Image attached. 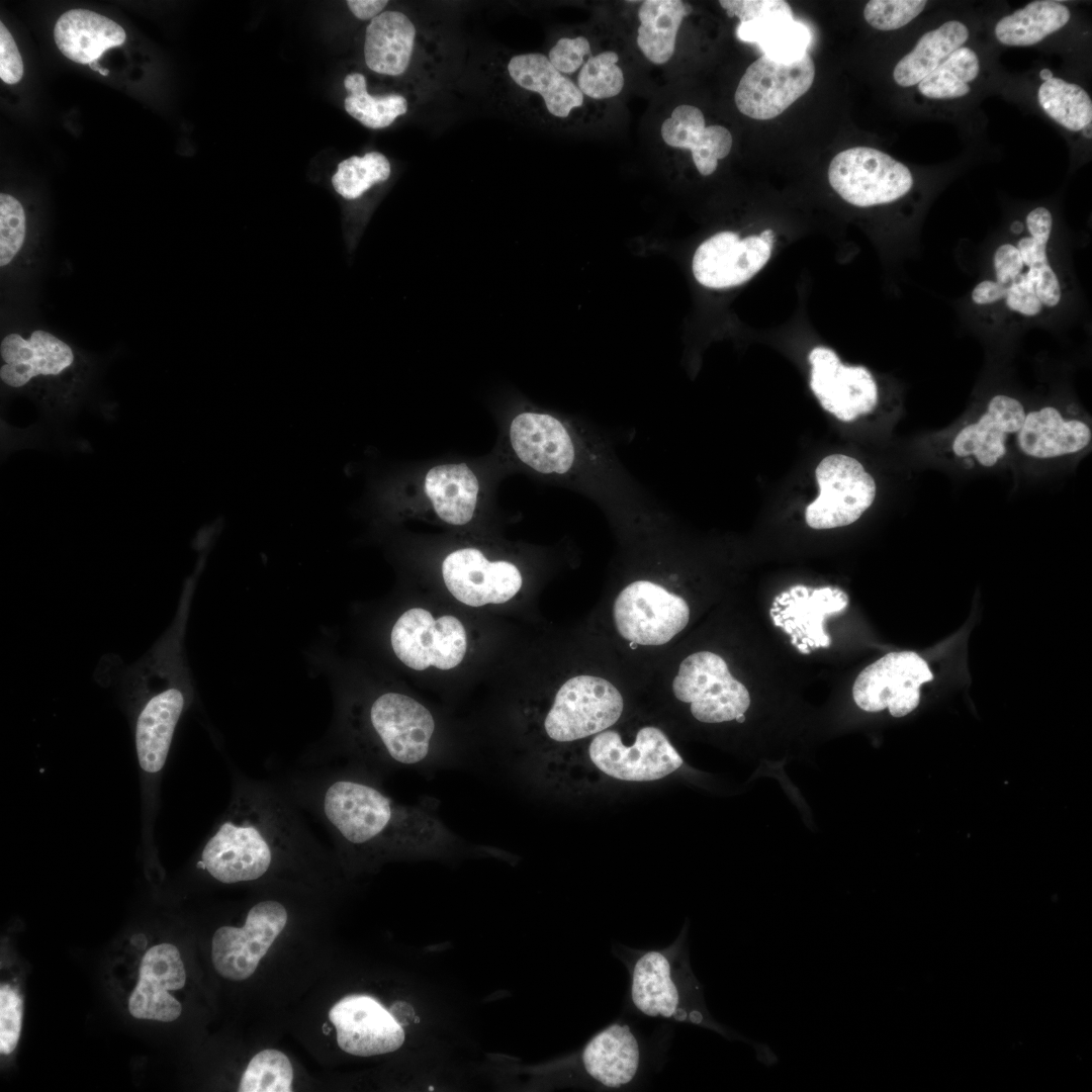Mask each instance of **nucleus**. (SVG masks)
Returning <instances> with one entry per match:
<instances>
[{"instance_id":"1","label":"nucleus","mask_w":1092,"mask_h":1092,"mask_svg":"<svg viewBox=\"0 0 1092 1092\" xmlns=\"http://www.w3.org/2000/svg\"><path fill=\"white\" fill-rule=\"evenodd\" d=\"M278 784L325 826L342 854L381 858L452 841L448 829L427 808L396 802L348 768L302 770Z\"/></svg>"},{"instance_id":"2","label":"nucleus","mask_w":1092,"mask_h":1092,"mask_svg":"<svg viewBox=\"0 0 1092 1092\" xmlns=\"http://www.w3.org/2000/svg\"><path fill=\"white\" fill-rule=\"evenodd\" d=\"M301 811L278 783L238 775L229 809L197 867L222 884H239L321 859L323 844Z\"/></svg>"},{"instance_id":"3","label":"nucleus","mask_w":1092,"mask_h":1092,"mask_svg":"<svg viewBox=\"0 0 1092 1092\" xmlns=\"http://www.w3.org/2000/svg\"><path fill=\"white\" fill-rule=\"evenodd\" d=\"M192 594L183 590L171 626L124 672L125 688L139 699L134 739L140 765L148 772H157L164 766L176 726L192 699L190 670L183 648Z\"/></svg>"},{"instance_id":"4","label":"nucleus","mask_w":1092,"mask_h":1092,"mask_svg":"<svg viewBox=\"0 0 1092 1092\" xmlns=\"http://www.w3.org/2000/svg\"><path fill=\"white\" fill-rule=\"evenodd\" d=\"M628 952L624 958L631 978V1001L638 1011L710 1028L728 1038L738 1036L709 1013L684 936L664 949Z\"/></svg>"},{"instance_id":"5","label":"nucleus","mask_w":1092,"mask_h":1092,"mask_svg":"<svg viewBox=\"0 0 1092 1092\" xmlns=\"http://www.w3.org/2000/svg\"><path fill=\"white\" fill-rule=\"evenodd\" d=\"M510 441L518 458L541 474L565 475L580 463L624 480L621 466L606 443L595 437L577 444L564 424L551 415L534 412L518 415L510 426Z\"/></svg>"},{"instance_id":"6","label":"nucleus","mask_w":1092,"mask_h":1092,"mask_svg":"<svg viewBox=\"0 0 1092 1092\" xmlns=\"http://www.w3.org/2000/svg\"><path fill=\"white\" fill-rule=\"evenodd\" d=\"M365 714L366 736L353 743L360 755L399 765L419 764L429 756L435 720L417 700L382 693L368 704Z\"/></svg>"},{"instance_id":"7","label":"nucleus","mask_w":1092,"mask_h":1092,"mask_svg":"<svg viewBox=\"0 0 1092 1092\" xmlns=\"http://www.w3.org/2000/svg\"><path fill=\"white\" fill-rule=\"evenodd\" d=\"M623 709V697L610 680L578 674L556 692L543 728L555 742H572L607 730L620 719Z\"/></svg>"},{"instance_id":"8","label":"nucleus","mask_w":1092,"mask_h":1092,"mask_svg":"<svg viewBox=\"0 0 1092 1092\" xmlns=\"http://www.w3.org/2000/svg\"><path fill=\"white\" fill-rule=\"evenodd\" d=\"M612 614L620 636L640 646L666 644L690 621L686 600L649 579L626 584L615 598Z\"/></svg>"},{"instance_id":"9","label":"nucleus","mask_w":1092,"mask_h":1092,"mask_svg":"<svg viewBox=\"0 0 1092 1092\" xmlns=\"http://www.w3.org/2000/svg\"><path fill=\"white\" fill-rule=\"evenodd\" d=\"M671 690L678 701L690 704L692 715L704 723L735 720L750 705L746 687L730 673L726 661L711 651L685 657Z\"/></svg>"},{"instance_id":"10","label":"nucleus","mask_w":1092,"mask_h":1092,"mask_svg":"<svg viewBox=\"0 0 1092 1092\" xmlns=\"http://www.w3.org/2000/svg\"><path fill=\"white\" fill-rule=\"evenodd\" d=\"M828 180L841 198L859 207L896 201L913 185L907 166L869 147L838 153L830 162Z\"/></svg>"},{"instance_id":"11","label":"nucleus","mask_w":1092,"mask_h":1092,"mask_svg":"<svg viewBox=\"0 0 1092 1092\" xmlns=\"http://www.w3.org/2000/svg\"><path fill=\"white\" fill-rule=\"evenodd\" d=\"M818 497L805 513L813 529H832L854 523L872 506L876 482L854 458L833 454L824 458L815 471Z\"/></svg>"},{"instance_id":"12","label":"nucleus","mask_w":1092,"mask_h":1092,"mask_svg":"<svg viewBox=\"0 0 1092 1092\" xmlns=\"http://www.w3.org/2000/svg\"><path fill=\"white\" fill-rule=\"evenodd\" d=\"M390 642L395 656L415 670L429 666L454 668L467 649L466 631L456 617L446 615L435 620L422 608L410 609L396 620Z\"/></svg>"},{"instance_id":"13","label":"nucleus","mask_w":1092,"mask_h":1092,"mask_svg":"<svg viewBox=\"0 0 1092 1092\" xmlns=\"http://www.w3.org/2000/svg\"><path fill=\"white\" fill-rule=\"evenodd\" d=\"M588 754L604 774L629 782L659 780L682 764L667 736L655 726L640 728L630 745L623 743L618 732L604 730L592 740Z\"/></svg>"},{"instance_id":"14","label":"nucleus","mask_w":1092,"mask_h":1092,"mask_svg":"<svg viewBox=\"0 0 1092 1092\" xmlns=\"http://www.w3.org/2000/svg\"><path fill=\"white\" fill-rule=\"evenodd\" d=\"M287 921V908L278 900L268 899L250 907L242 927H219L211 944L216 972L233 981L251 977Z\"/></svg>"},{"instance_id":"15","label":"nucleus","mask_w":1092,"mask_h":1092,"mask_svg":"<svg viewBox=\"0 0 1092 1092\" xmlns=\"http://www.w3.org/2000/svg\"><path fill=\"white\" fill-rule=\"evenodd\" d=\"M927 662L912 651L891 652L868 665L857 675L852 696L867 712L886 708L894 717L912 712L920 701V686L932 680Z\"/></svg>"},{"instance_id":"16","label":"nucleus","mask_w":1092,"mask_h":1092,"mask_svg":"<svg viewBox=\"0 0 1092 1092\" xmlns=\"http://www.w3.org/2000/svg\"><path fill=\"white\" fill-rule=\"evenodd\" d=\"M814 77V62L808 53L793 63L776 62L762 55L740 79L735 104L748 117L775 118L810 89Z\"/></svg>"},{"instance_id":"17","label":"nucleus","mask_w":1092,"mask_h":1092,"mask_svg":"<svg viewBox=\"0 0 1092 1092\" xmlns=\"http://www.w3.org/2000/svg\"><path fill=\"white\" fill-rule=\"evenodd\" d=\"M809 362L810 387L822 407L837 419L850 422L877 406L878 386L867 368L843 365L837 354L825 347L814 348Z\"/></svg>"},{"instance_id":"18","label":"nucleus","mask_w":1092,"mask_h":1092,"mask_svg":"<svg viewBox=\"0 0 1092 1092\" xmlns=\"http://www.w3.org/2000/svg\"><path fill=\"white\" fill-rule=\"evenodd\" d=\"M338 1045L346 1053L369 1057L396 1051L404 1041L401 1025L376 999L351 995L329 1012Z\"/></svg>"},{"instance_id":"19","label":"nucleus","mask_w":1092,"mask_h":1092,"mask_svg":"<svg viewBox=\"0 0 1092 1092\" xmlns=\"http://www.w3.org/2000/svg\"><path fill=\"white\" fill-rule=\"evenodd\" d=\"M442 574L455 599L470 607L504 604L522 586V575L508 561H488L482 552L464 548L450 553L443 561Z\"/></svg>"},{"instance_id":"20","label":"nucleus","mask_w":1092,"mask_h":1092,"mask_svg":"<svg viewBox=\"0 0 1092 1092\" xmlns=\"http://www.w3.org/2000/svg\"><path fill=\"white\" fill-rule=\"evenodd\" d=\"M1025 414L1018 399L1005 394L993 396L976 421L954 434L951 454L984 468L997 466L1007 456L1009 442L1015 439Z\"/></svg>"},{"instance_id":"21","label":"nucleus","mask_w":1092,"mask_h":1092,"mask_svg":"<svg viewBox=\"0 0 1092 1092\" xmlns=\"http://www.w3.org/2000/svg\"><path fill=\"white\" fill-rule=\"evenodd\" d=\"M772 247L759 236L740 240L733 232L718 233L696 250L693 273L709 288L740 285L752 278L769 260Z\"/></svg>"},{"instance_id":"22","label":"nucleus","mask_w":1092,"mask_h":1092,"mask_svg":"<svg viewBox=\"0 0 1092 1092\" xmlns=\"http://www.w3.org/2000/svg\"><path fill=\"white\" fill-rule=\"evenodd\" d=\"M185 981L178 948L171 943L152 946L142 959L140 979L128 999L129 1013L139 1019L176 1020L182 1006L169 991L183 988Z\"/></svg>"},{"instance_id":"23","label":"nucleus","mask_w":1092,"mask_h":1092,"mask_svg":"<svg viewBox=\"0 0 1092 1092\" xmlns=\"http://www.w3.org/2000/svg\"><path fill=\"white\" fill-rule=\"evenodd\" d=\"M1 381L13 388L26 385L38 376H59L75 360L72 348L44 331H33L28 339L11 333L0 344Z\"/></svg>"},{"instance_id":"24","label":"nucleus","mask_w":1092,"mask_h":1092,"mask_svg":"<svg viewBox=\"0 0 1092 1092\" xmlns=\"http://www.w3.org/2000/svg\"><path fill=\"white\" fill-rule=\"evenodd\" d=\"M1091 440L1092 431L1085 421L1067 417L1055 406L1026 413L1015 437L1022 454L1039 460L1082 452Z\"/></svg>"},{"instance_id":"25","label":"nucleus","mask_w":1092,"mask_h":1092,"mask_svg":"<svg viewBox=\"0 0 1092 1092\" xmlns=\"http://www.w3.org/2000/svg\"><path fill=\"white\" fill-rule=\"evenodd\" d=\"M660 131L667 146L691 151L693 162L703 176L714 173L718 160L725 158L732 148L730 131L722 125L706 126L703 112L693 105L676 106Z\"/></svg>"},{"instance_id":"26","label":"nucleus","mask_w":1092,"mask_h":1092,"mask_svg":"<svg viewBox=\"0 0 1092 1092\" xmlns=\"http://www.w3.org/2000/svg\"><path fill=\"white\" fill-rule=\"evenodd\" d=\"M586 1074L608 1088H620L636 1076L640 1050L636 1036L626 1024H612L597 1033L581 1055Z\"/></svg>"},{"instance_id":"27","label":"nucleus","mask_w":1092,"mask_h":1092,"mask_svg":"<svg viewBox=\"0 0 1092 1092\" xmlns=\"http://www.w3.org/2000/svg\"><path fill=\"white\" fill-rule=\"evenodd\" d=\"M54 39L66 58L89 65L105 51L120 47L126 40V33L115 21L99 13L72 9L57 20Z\"/></svg>"},{"instance_id":"28","label":"nucleus","mask_w":1092,"mask_h":1092,"mask_svg":"<svg viewBox=\"0 0 1092 1092\" xmlns=\"http://www.w3.org/2000/svg\"><path fill=\"white\" fill-rule=\"evenodd\" d=\"M417 29L402 12L384 11L366 28L364 58L367 67L378 74L399 76L410 66Z\"/></svg>"},{"instance_id":"29","label":"nucleus","mask_w":1092,"mask_h":1092,"mask_svg":"<svg viewBox=\"0 0 1092 1092\" xmlns=\"http://www.w3.org/2000/svg\"><path fill=\"white\" fill-rule=\"evenodd\" d=\"M508 72L516 85L539 94L553 116L567 117L583 103V94L577 85L557 71L542 54L528 53L512 57Z\"/></svg>"},{"instance_id":"30","label":"nucleus","mask_w":1092,"mask_h":1092,"mask_svg":"<svg viewBox=\"0 0 1092 1092\" xmlns=\"http://www.w3.org/2000/svg\"><path fill=\"white\" fill-rule=\"evenodd\" d=\"M478 480L464 463L431 468L424 489L437 515L451 525L468 523L474 513Z\"/></svg>"},{"instance_id":"31","label":"nucleus","mask_w":1092,"mask_h":1092,"mask_svg":"<svg viewBox=\"0 0 1092 1092\" xmlns=\"http://www.w3.org/2000/svg\"><path fill=\"white\" fill-rule=\"evenodd\" d=\"M736 34L741 41L756 43L763 56L780 63L799 61L811 42L810 29L795 20L792 11L772 12L740 22Z\"/></svg>"},{"instance_id":"32","label":"nucleus","mask_w":1092,"mask_h":1092,"mask_svg":"<svg viewBox=\"0 0 1092 1092\" xmlns=\"http://www.w3.org/2000/svg\"><path fill=\"white\" fill-rule=\"evenodd\" d=\"M692 6L680 0H646L638 10L637 46L651 63L662 65L673 56L677 32Z\"/></svg>"},{"instance_id":"33","label":"nucleus","mask_w":1092,"mask_h":1092,"mask_svg":"<svg viewBox=\"0 0 1092 1092\" xmlns=\"http://www.w3.org/2000/svg\"><path fill=\"white\" fill-rule=\"evenodd\" d=\"M969 38L968 27L959 20H948L924 33L914 49L895 66L893 78L902 87L919 84Z\"/></svg>"},{"instance_id":"34","label":"nucleus","mask_w":1092,"mask_h":1092,"mask_svg":"<svg viewBox=\"0 0 1092 1092\" xmlns=\"http://www.w3.org/2000/svg\"><path fill=\"white\" fill-rule=\"evenodd\" d=\"M1070 18L1069 8L1061 2L1032 1L999 19L995 25V35L1003 44L1028 47L1060 30Z\"/></svg>"},{"instance_id":"35","label":"nucleus","mask_w":1092,"mask_h":1092,"mask_svg":"<svg viewBox=\"0 0 1092 1092\" xmlns=\"http://www.w3.org/2000/svg\"><path fill=\"white\" fill-rule=\"evenodd\" d=\"M789 594L790 599L778 603L788 606L778 613L783 621L792 619L796 629L813 640L815 647H828L830 638L824 633L823 621L826 616L840 613L846 608L847 596L831 587L815 588L811 596H802L791 587Z\"/></svg>"},{"instance_id":"36","label":"nucleus","mask_w":1092,"mask_h":1092,"mask_svg":"<svg viewBox=\"0 0 1092 1092\" xmlns=\"http://www.w3.org/2000/svg\"><path fill=\"white\" fill-rule=\"evenodd\" d=\"M1042 110L1071 131H1080L1092 120V101L1079 85L1060 78L1043 82L1037 91Z\"/></svg>"},{"instance_id":"37","label":"nucleus","mask_w":1092,"mask_h":1092,"mask_svg":"<svg viewBox=\"0 0 1092 1092\" xmlns=\"http://www.w3.org/2000/svg\"><path fill=\"white\" fill-rule=\"evenodd\" d=\"M344 85L348 92L344 101L346 111L366 127H386L407 111V101L401 95H370L365 77L360 73L347 75Z\"/></svg>"},{"instance_id":"38","label":"nucleus","mask_w":1092,"mask_h":1092,"mask_svg":"<svg viewBox=\"0 0 1092 1092\" xmlns=\"http://www.w3.org/2000/svg\"><path fill=\"white\" fill-rule=\"evenodd\" d=\"M980 72V61L972 49L961 47L919 84V92L930 99H956L969 94L970 82Z\"/></svg>"},{"instance_id":"39","label":"nucleus","mask_w":1092,"mask_h":1092,"mask_svg":"<svg viewBox=\"0 0 1092 1092\" xmlns=\"http://www.w3.org/2000/svg\"><path fill=\"white\" fill-rule=\"evenodd\" d=\"M390 172L389 161L384 155L369 152L342 161L332 177V184L344 198L356 199L373 185L387 180Z\"/></svg>"},{"instance_id":"40","label":"nucleus","mask_w":1092,"mask_h":1092,"mask_svg":"<svg viewBox=\"0 0 1092 1092\" xmlns=\"http://www.w3.org/2000/svg\"><path fill=\"white\" fill-rule=\"evenodd\" d=\"M293 1070L289 1059L277 1050L255 1055L243 1074L241 1092H290Z\"/></svg>"},{"instance_id":"41","label":"nucleus","mask_w":1092,"mask_h":1092,"mask_svg":"<svg viewBox=\"0 0 1092 1092\" xmlns=\"http://www.w3.org/2000/svg\"><path fill=\"white\" fill-rule=\"evenodd\" d=\"M619 57L613 51L589 57L577 77V87L581 93L593 99L617 96L624 87V75L617 65Z\"/></svg>"},{"instance_id":"42","label":"nucleus","mask_w":1092,"mask_h":1092,"mask_svg":"<svg viewBox=\"0 0 1092 1092\" xmlns=\"http://www.w3.org/2000/svg\"><path fill=\"white\" fill-rule=\"evenodd\" d=\"M26 235L23 206L12 195L0 194V266L12 262L20 251Z\"/></svg>"},{"instance_id":"43","label":"nucleus","mask_w":1092,"mask_h":1092,"mask_svg":"<svg viewBox=\"0 0 1092 1092\" xmlns=\"http://www.w3.org/2000/svg\"><path fill=\"white\" fill-rule=\"evenodd\" d=\"M926 4L924 0H872L866 4L863 16L876 29L895 30L917 17Z\"/></svg>"},{"instance_id":"44","label":"nucleus","mask_w":1092,"mask_h":1092,"mask_svg":"<svg viewBox=\"0 0 1092 1092\" xmlns=\"http://www.w3.org/2000/svg\"><path fill=\"white\" fill-rule=\"evenodd\" d=\"M22 999L8 984L0 988V1053L11 1054L18 1042L21 1030Z\"/></svg>"},{"instance_id":"45","label":"nucleus","mask_w":1092,"mask_h":1092,"mask_svg":"<svg viewBox=\"0 0 1092 1092\" xmlns=\"http://www.w3.org/2000/svg\"><path fill=\"white\" fill-rule=\"evenodd\" d=\"M590 54V43L584 36L561 37L552 47L548 60L561 74H572L584 64Z\"/></svg>"},{"instance_id":"46","label":"nucleus","mask_w":1092,"mask_h":1092,"mask_svg":"<svg viewBox=\"0 0 1092 1092\" xmlns=\"http://www.w3.org/2000/svg\"><path fill=\"white\" fill-rule=\"evenodd\" d=\"M1023 276L1042 305L1054 307L1060 302L1061 285L1049 261L1029 267Z\"/></svg>"},{"instance_id":"47","label":"nucleus","mask_w":1092,"mask_h":1092,"mask_svg":"<svg viewBox=\"0 0 1092 1092\" xmlns=\"http://www.w3.org/2000/svg\"><path fill=\"white\" fill-rule=\"evenodd\" d=\"M730 17L736 16L740 22L760 18L779 11H792L788 2L783 0H721L719 1Z\"/></svg>"},{"instance_id":"48","label":"nucleus","mask_w":1092,"mask_h":1092,"mask_svg":"<svg viewBox=\"0 0 1092 1092\" xmlns=\"http://www.w3.org/2000/svg\"><path fill=\"white\" fill-rule=\"evenodd\" d=\"M23 76V62L11 33L0 22V78L6 84H16Z\"/></svg>"},{"instance_id":"49","label":"nucleus","mask_w":1092,"mask_h":1092,"mask_svg":"<svg viewBox=\"0 0 1092 1092\" xmlns=\"http://www.w3.org/2000/svg\"><path fill=\"white\" fill-rule=\"evenodd\" d=\"M1004 299L1009 309L1025 316L1038 314L1042 307L1032 289L1026 284L1022 273L1007 285Z\"/></svg>"},{"instance_id":"50","label":"nucleus","mask_w":1092,"mask_h":1092,"mask_svg":"<svg viewBox=\"0 0 1092 1092\" xmlns=\"http://www.w3.org/2000/svg\"><path fill=\"white\" fill-rule=\"evenodd\" d=\"M997 282L1009 285L1023 269V261L1018 249L1011 244L997 248L993 257Z\"/></svg>"},{"instance_id":"51","label":"nucleus","mask_w":1092,"mask_h":1092,"mask_svg":"<svg viewBox=\"0 0 1092 1092\" xmlns=\"http://www.w3.org/2000/svg\"><path fill=\"white\" fill-rule=\"evenodd\" d=\"M1026 226L1031 238L1049 242L1053 226L1052 213L1042 206L1034 208L1026 216Z\"/></svg>"},{"instance_id":"52","label":"nucleus","mask_w":1092,"mask_h":1092,"mask_svg":"<svg viewBox=\"0 0 1092 1092\" xmlns=\"http://www.w3.org/2000/svg\"><path fill=\"white\" fill-rule=\"evenodd\" d=\"M1048 242L1025 237L1018 242L1017 249L1021 255L1023 264L1027 267L1048 262Z\"/></svg>"},{"instance_id":"53","label":"nucleus","mask_w":1092,"mask_h":1092,"mask_svg":"<svg viewBox=\"0 0 1092 1092\" xmlns=\"http://www.w3.org/2000/svg\"><path fill=\"white\" fill-rule=\"evenodd\" d=\"M1007 285L997 281L984 280L977 284L972 291V299L977 304H989L1005 298Z\"/></svg>"},{"instance_id":"54","label":"nucleus","mask_w":1092,"mask_h":1092,"mask_svg":"<svg viewBox=\"0 0 1092 1092\" xmlns=\"http://www.w3.org/2000/svg\"><path fill=\"white\" fill-rule=\"evenodd\" d=\"M388 1L386 0H348L347 5L354 16L359 19H373L381 13Z\"/></svg>"},{"instance_id":"55","label":"nucleus","mask_w":1092,"mask_h":1092,"mask_svg":"<svg viewBox=\"0 0 1092 1092\" xmlns=\"http://www.w3.org/2000/svg\"><path fill=\"white\" fill-rule=\"evenodd\" d=\"M759 237H760V238H761V239H762V240H763V241H764V242H765L766 244H768L769 246H771V247H772V245H774V242H775V234H774V232H772L771 230H765V231H763V232H762V233H761V234L759 235Z\"/></svg>"},{"instance_id":"56","label":"nucleus","mask_w":1092,"mask_h":1092,"mask_svg":"<svg viewBox=\"0 0 1092 1092\" xmlns=\"http://www.w3.org/2000/svg\"><path fill=\"white\" fill-rule=\"evenodd\" d=\"M1039 77L1041 78V80H1042L1043 82H1045V81H1048V80H1050V79L1054 78V76H1053V72H1052L1051 70H1049V69H1042V70H1041V71L1039 72Z\"/></svg>"},{"instance_id":"57","label":"nucleus","mask_w":1092,"mask_h":1092,"mask_svg":"<svg viewBox=\"0 0 1092 1092\" xmlns=\"http://www.w3.org/2000/svg\"><path fill=\"white\" fill-rule=\"evenodd\" d=\"M1010 229H1011V231H1012L1013 233H1015V234H1019V233H1021V232H1022V230H1023V224H1022V223H1021L1020 221H1014V222H1013V223L1011 224V228H1010Z\"/></svg>"},{"instance_id":"58","label":"nucleus","mask_w":1092,"mask_h":1092,"mask_svg":"<svg viewBox=\"0 0 1092 1092\" xmlns=\"http://www.w3.org/2000/svg\"><path fill=\"white\" fill-rule=\"evenodd\" d=\"M1082 131H1083V134H1084V136H1085V138H1087V139L1091 140V138H1092V134H1091V123H1088V124H1087L1086 126H1084V127H1083V129H1082Z\"/></svg>"},{"instance_id":"59","label":"nucleus","mask_w":1092,"mask_h":1092,"mask_svg":"<svg viewBox=\"0 0 1092 1092\" xmlns=\"http://www.w3.org/2000/svg\"><path fill=\"white\" fill-rule=\"evenodd\" d=\"M797 648L802 653H809L810 652L809 646L807 644H805V643L797 644Z\"/></svg>"},{"instance_id":"60","label":"nucleus","mask_w":1092,"mask_h":1092,"mask_svg":"<svg viewBox=\"0 0 1092 1092\" xmlns=\"http://www.w3.org/2000/svg\"><path fill=\"white\" fill-rule=\"evenodd\" d=\"M89 66H90V68H91V69H92L93 71H97V72H98V71H99V70L101 69V67H100V66H99V64H98V61H95V62H92V63H90V64H89Z\"/></svg>"},{"instance_id":"61","label":"nucleus","mask_w":1092,"mask_h":1092,"mask_svg":"<svg viewBox=\"0 0 1092 1092\" xmlns=\"http://www.w3.org/2000/svg\"><path fill=\"white\" fill-rule=\"evenodd\" d=\"M783 628H784L785 632L790 634V635L794 632V630L791 628V626L786 621H784Z\"/></svg>"},{"instance_id":"62","label":"nucleus","mask_w":1092,"mask_h":1092,"mask_svg":"<svg viewBox=\"0 0 1092 1092\" xmlns=\"http://www.w3.org/2000/svg\"><path fill=\"white\" fill-rule=\"evenodd\" d=\"M98 72L103 76H107L109 74V71L104 68H101Z\"/></svg>"},{"instance_id":"63","label":"nucleus","mask_w":1092,"mask_h":1092,"mask_svg":"<svg viewBox=\"0 0 1092 1092\" xmlns=\"http://www.w3.org/2000/svg\"><path fill=\"white\" fill-rule=\"evenodd\" d=\"M735 720H736L737 722H739V723H742V722H744V720H745V716H744V714H742V715H739V716H738V717H737V718H736Z\"/></svg>"}]
</instances>
